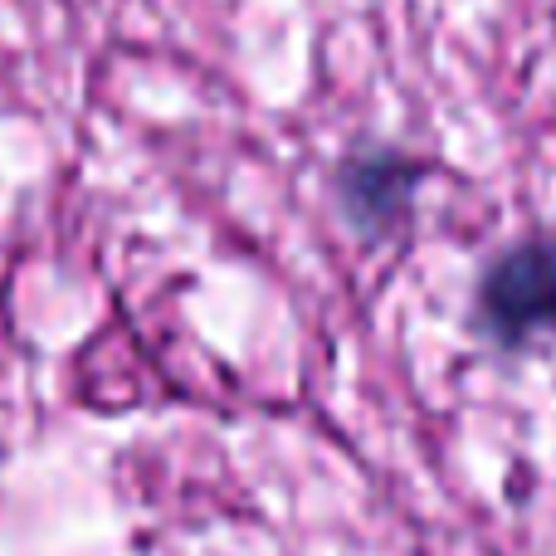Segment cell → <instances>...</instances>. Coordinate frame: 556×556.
<instances>
[{
	"label": "cell",
	"mask_w": 556,
	"mask_h": 556,
	"mask_svg": "<svg viewBox=\"0 0 556 556\" xmlns=\"http://www.w3.org/2000/svg\"><path fill=\"white\" fill-rule=\"evenodd\" d=\"M479 317L503 346H522L556 327V250L522 244L508 250L479 288Z\"/></svg>",
	"instance_id": "6da1fadb"
},
{
	"label": "cell",
	"mask_w": 556,
	"mask_h": 556,
	"mask_svg": "<svg viewBox=\"0 0 556 556\" xmlns=\"http://www.w3.org/2000/svg\"><path fill=\"white\" fill-rule=\"evenodd\" d=\"M420 181V166H410L395 152H376V156H356L342 166V195L352 205L356 220H386V215L405 211V195Z\"/></svg>",
	"instance_id": "7a4b0ae2"
}]
</instances>
